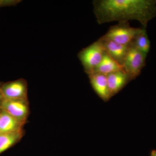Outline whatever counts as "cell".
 I'll use <instances>...</instances> for the list:
<instances>
[{"label": "cell", "mask_w": 156, "mask_h": 156, "mask_svg": "<svg viewBox=\"0 0 156 156\" xmlns=\"http://www.w3.org/2000/svg\"><path fill=\"white\" fill-rule=\"evenodd\" d=\"M5 98H4V95H3L2 92V85H0V109H1L2 103L4 101Z\"/></svg>", "instance_id": "obj_15"}, {"label": "cell", "mask_w": 156, "mask_h": 156, "mask_svg": "<svg viewBox=\"0 0 156 156\" xmlns=\"http://www.w3.org/2000/svg\"><path fill=\"white\" fill-rule=\"evenodd\" d=\"M141 28L131 27L128 22H119L110 27L101 37L123 45L129 46Z\"/></svg>", "instance_id": "obj_3"}, {"label": "cell", "mask_w": 156, "mask_h": 156, "mask_svg": "<svg viewBox=\"0 0 156 156\" xmlns=\"http://www.w3.org/2000/svg\"><path fill=\"white\" fill-rule=\"evenodd\" d=\"M123 69V67L120 65L110 57L105 51L102 60L92 73L101 74L108 76L119 71ZM91 73V74H92Z\"/></svg>", "instance_id": "obj_11"}, {"label": "cell", "mask_w": 156, "mask_h": 156, "mask_svg": "<svg viewBox=\"0 0 156 156\" xmlns=\"http://www.w3.org/2000/svg\"><path fill=\"white\" fill-rule=\"evenodd\" d=\"M24 125L0 109V133H14L23 131Z\"/></svg>", "instance_id": "obj_10"}, {"label": "cell", "mask_w": 156, "mask_h": 156, "mask_svg": "<svg viewBox=\"0 0 156 156\" xmlns=\"http://www.w3.org/2000/svg\"><path fill=\"white\" fill-rule=\"evenodd\" d=\"M147 56L133 45H130L122 65L130 81L135 80L140 75L145 66Z\"/></svg>", "instance_id": "obj_4"}, {"label": "cell", "mask_w": 156, "mask_h": 156, "mask_svg": "<svg viewBox=\"0 0 156 156\" xmlns=\"http://www.w3.org/2000/svg\"><path fill=\"white\" fill-rule=\"evenodd\" d=\"M93 5L99 24L136 20L146 28L156 16V0H95Z\"/></svg>", "instance_id": "obj_1"}, {"label": "cell", "mask_w": 156, "mask_h": 156, "mask_svg": "<svg viewBox=\"0 0 156 156\" xmlns=\"http://www.w3.org/2000/svg\"><path fill=\"white\" fill-rule=\"evenodd\" d=\"M136 49L147 55L150 50L151 43L146 28L143 27L131 43Z\"/></svg>", "instance_id": "obj_13"}, {"label": "cell", "mask_w": 156, "mask_h": 156, "mask_svg": "<svg viewBox=\"0 0 156 156\" xmlns=\"http://www.w3.org/2000/svg\"><path fill=\"white\" fill-rule=\"evenodd\" d=\"M107 78L111 97L120 92L131 81L124 70L109 74L107 76Z\"/></svg>", "instance_id": "obj_9"}, {"label": "cell", "mask_w": 156, "mask_h": 156, "mask_svg": "<svg viewBox=\"0 0 156 156\" xmlns=\"http://www.w3.org/2000/svg\"><path fill=\"white\" fill-rule=\"evenodd\" d=\"M99 39L102 42L105 51L109 56L118 64L122 66L130 45L120 44L110 40L104 39L101 37Z\"/></svg>", "instance_id": "obj_7"}, {"label": "cell", "mask_w": 156, "mask_h": 156, "mask_svg": "<svg viewBox=\"0 0 156 156\" xmlns=\"http://www.w3.org/2000/svg\"><path fill=\"white\" fill-rule=\"evenodd\" d=\"M88 76L92 89L96 94L104 101H108L112 97L109 91L107 76L96 73Z\"/></svg>", "instance_id": "obj_8"}, {"label": "cell", "mask_w": 156, "mask_h": 156, "mask_svg": "<svg viewBox=\"0 0 156 156\" xmlns=\"http://www.w3.org/2000/svg\"><path fill=\"white\" fill-rule=\"evenodd\" d=\"M105 52L103 44L99 39L79 52L78 58L88 75L92 73L100 64Z\"/></svg>", "instance_id": "obj_2"}, {"label": "cell", "mask_w": 156, "mask_h": 156, "mask_svg": "<svg viewBox=\"0 0 156 156\" xmlns=\"http://www.w3.org/2000/svg\"><path fill=\"white\" fill-rule=\"evenodd\" d=\"M150 156H156V150H153L151 151Z\"/></svg>", "instance_id": "obj_16"}, {"label": "cell", "mask_w": 156, "mask_h": 156, "mask_svg": "<svg viewBox=\"0 0 156 156\" xmlns=\"http://www.w3.org/2000/svg\"><path fill=\"white\" fill-rule=\"evenodd\" d=\"M20 2V1L17 0H0V8L15 5Z\"/></svg>", "instance_id": "obj_14"}, {"label": "cell", "mask_w": 156, "mask_h": 156, "mask_svg": "<svg viewBox=\"0 0 156 156\" xmlns=\"http://www.w3.org/2000/svg\"><path fill=\"white\" fill-rule=\"evenodd\" d=\"M1 109L21 122L26 124L30 114L28 99H4Z\"/></svg>", "instance_id": "obj_5"}, {"label": "cell", "mask_w": 156, "mask_h": 156, "mask_svg": "<svg viewBox=\"0 0 156 156\" xmlns=\"http://www.w3.org/2000/svg\"><path fill=\"white\" fill-rule=\"evenodd\" d=\"M2 89L5 99H28L27 82L23 79H19L3 84Z\"/></svg>", "instance_id": "obj_6"}, {"label": "cell", "mask_w": 156, "mask_h": 156, "mask_svg": "<svg viewBox=\"0 0 156 156\" xmlns=\"http://www.w3.org/2000/svg\"><path fill=\"white\" fill-rule=\"evenodd\" d=\"M24 131L10 133H0V154L20 141Z\"/></svg>", "instance_id": "obj_12"}]
</instances>
